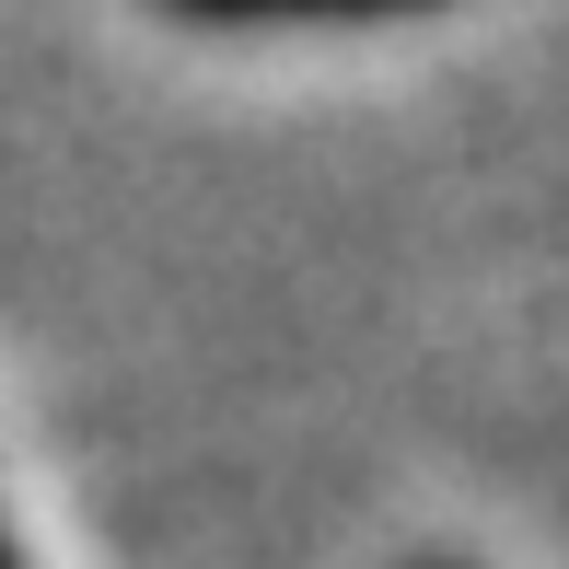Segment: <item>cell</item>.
Wrapping results in <instances>:
<instances>
[{"label": "cell", "mask_w": 569, "mask_h": 569, "mask_svg": "<svg viewBox=\"0 0 569 569\" xmlns=\"http://www.w3.org/2000/svg\"><path fill=\"white\" fill-rule=\"evenodd\" d=\"M187 23H396V12H442V0H163Z\"/></svg>", "instance_id": "6da1fadb"}, {"label": "cell", "mask_w": 569, "mask_h": 569, "mask_svg": "<svg viewBox=\"0 0 569 569\" xmlns=\"http://www.w3.org/2000/svg\"><path fill=\"white\" fill-rule=\"evenodd\" d=\"M0 569H12V547H0Z\"/></svg>", "instance_id": "7a4b0ae2"}]
</instances>
